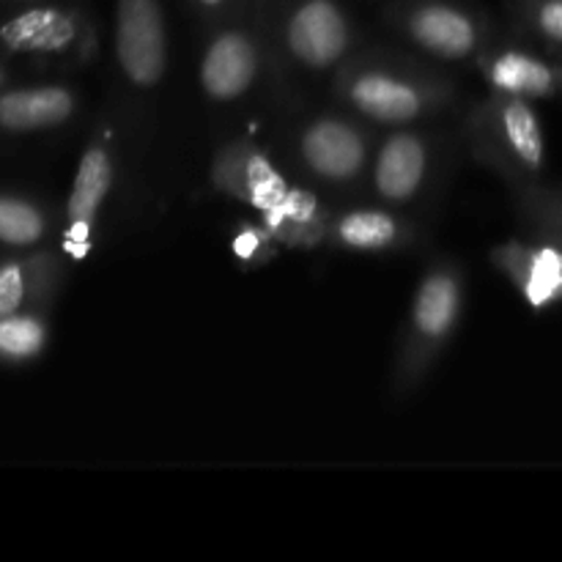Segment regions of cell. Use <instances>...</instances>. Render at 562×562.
<instances>
[{
    "mask_svg": "<svg viewBox=\"0 0 562 562\" xmlns=\"http://www.w3.org/2000/svg\"><path fill=\"white\" fill-rule=\"evenodd\" d=\"M77 99L64 86L20 88L0 97V126L9 132H36L71 119Z\"/></svg>",
    "mask_w": 562,
    "mask_h": 562,
    "instance_id": "obj_17",
    "label": "cell"
},
{
    "mask_svg": "<svg viewBox=\"0 0 562 562\" xmlns=\"http://www.w3.org/2000/svg\"><path fill=\"white\" fill-rule=\"evenodd\" d=\"M554 236H560V239H562V234H554Z\"/></svg>",
    "mask_w": 562,
    "mask_h": 562,
    "instance_id": "obj_25",
    "label": "cell"
},
{
    "mask_svg": "<svg viewBox=\"0 0 562 562\" xmlns=\"http://www.w3.org/2000/svg\"><path fill=\"white\" fill-rule=\"evenodd\" d=\"M492 263L536 311L562 300V247L510 239L494 247Z\"/></svg>",
    "mask_w": 562,
    "mask_h": 562,
    "instance_id": "obj_13",
    "label": "cell"
},
{
    "mask_svg": "<svg viewBox=\"0 0 562 562\" xmlns=\"http://www.w3.org/2000/svg\"><path fill=\"white\" fill-rule=\"evenodd\" d=\"M47 223L33 203L0 195V241L11 247H31L42 241Z\"/></svg>",
    "mask_w": 562,
    "mask_h": 562,
    "instance_id": "obj_19",
    "label": "cell"
},
{
    "mask_svg": "<svg viewBox=\"0 0 562 562\" xmlns=\"http://www.w3.org/2000/svg\"><path fill=\"white\" fill-rule=\"evenodd\" d=\"M115 159L113 143L108 132L91 140L77 162L75 181H71L69 201H66V236L64 247L71 258H86L91 250V234L99 212L113 190Z\"/></svg>",
    "mask_w": 562,
    "mask_h": 562,
    "instance_id": "obj_8",
    "label": "cell"
},
{
    "mask_svg": "<svg viewBox=\"0 0 562 562\" xmlns=\"http://www.w3.org/2000/svg\"><path fill=\"white\" fill-rule=\"evenodd\" d=\"M274 236L269 234L263 223H241L234 234V256L245 267L263 263L274 250Z\"/></svg>",
    "mask_w": 562,
    "mask_h": 562,
    "instance_id": "obj_20",
    "label": "cell"
},
{
    "mask_svg": "<svg viewBox=\"0 0 562 562\" xmlns=\"http://www.w3.org/2000/svg\"><path fill=\"white\" fill-rule=\"evenodd\" d=\"M477 69L486 77L488 88L499 97L547 99L558 91V71L527 49L503 47L477 55Z\"/></svg>",
    "mask_w": 562,
    "mask_h": 562,
    "instance_id": "obj_14",
    "label": "cell"
},
{
    "mask_svg": "<svg viewBox=\"0 0 562 562\" xmlns=\"http://www.w3.org/2000/svg\"><path fill=\"white\" fill-rule=\"evenodd\" d=\"M464 296L467 278L459 263L442 258L428 267L406 316V329L395 360V390H415L437 366L439 355L459 329Z\"/></svg>",
    "mask_w": 562,
    "mask_h": 562,
    "instance_id": "obj_2",
    "label": "cell"
},
{
    "mask_svg": "<svg viewBox=\"0 0 562 562\" xmlns=\"http://www.w3.org/2000/svg\"><path fill=\"white\" fill-rule=\"evenodd\" d=\"M0 42L16 55H66L93 42L86 16L75 9L42 5L11 16L0 25Z\"/></svg>",
    "mask_w": 562,
    "mask_h": 562,
    "instance_id": "obj_12",
    "label": "cell"
},
{
    "mask_svg": "<svg viewBox=\"0 0 562 562\" xmlns=\"http://www.w3.org/2000/svg\"><path fill=\"white\" fill-rule=\"evenodd\" d=\"M431 143L415 130L395 126L393 135L382 140L373 157V192L390 206H401L420 195L431 173Z\"/></svg>",
    "mask_w": 562,
    "mask_h": 562,
    "instance_id": "obj_11",
    "label": "cell"
},
{
    "mask_svg": "<svg viewBox=\"0 0 562 562\" xmlns=\"http://www.w3.org/2000/svg\"><path fill=\"white\" fill-rule=\"evenodd\" d=\"M0 86H3V71H0Z\"/></svg>",
    "mask_w": 562,
    "mask_h": 562,
    "instance_id": "obj_24",
    "label": "cell"
},
{
    "mask_svg": "<svg viewBox=\"0 0 562 562\" xmlns=\"http://www.w3.org/2000/svg\"><path fill=\"white\" fill-rule=\"evenodd\" d=\"M409 239V225L382 206L346 209L333 217L327 236V241L349 252H390Z\"/></svg>",
    "mask_w": 562,
    "mask_h": 562,
    "instance_id": "obj_16",
    "label": "cell"
},
{
    "mask_svg": "<svg viewBox=\"0 0 562 562\" xmlns=\"http://www.w3.org/2000/svg\"><path fill=\"white\" fill-rule=\"evenodd\" d=\"M296 154L307 173L324 184H351L366 173L371 146L368 135L355 121L340 115H318L300 132Z\"/></svg>",
    "mask_w": 562,
    "mask_h": 562,
    "instance_id": "obj_7",
    "label": "cell"
},
{
    "mask_svg": "<svg viewBox=\"0 0 562 562\" xmlns=\"http://www.w3.org/2000/svg\"><path fill=\"white\" fill-rule=\"evenodd\" d=\"M47 346V324L38 316H11L0 318V357L5 360H33Z\"/></svg>",
    "mask_w": 562,
    "mask_h": 562,
    "instance_id": "obj_18",
    "label": "cell"
},
{
    "mask_svg": "<svg viewBox=\"0 0 562 562\" xmlns=\"http://www.w3.org/2000/svg\"><path fill=\"white\" fill-rule=\"evenodd\" d=\"M212 184L258 214L272 209L291 187L269 154L250 140H231L214 154Z\"/></svg>",
    "mask_w": 562,
    "mask_h": 562,
    "instance_id": "obj_9",
    "label": "cell"
},
{
    "mask_svg": "<svg viewBox=\"0 0 562 562\" xmlns=\"http://www.w3.org/2000/svg\"><path fill=\"white\" fill-rule=\"evenodd\" d=\"M390 20L417 49L439 60L464 64L486 47V22L459 0H404Z\"/></svg>",
    "mask_w": 562,
    "mask_h": 562,
    "instance_id": "obj_4",
    "label": "cell"
},
{
    "mask_svg": "<svg viewBox=\"0 0 562 562\" xmlns=\"http://www.w3.org/2000/svg\"><path fill=\"white\" fill-rule=\"evenodd\" d=\"M195 9H201L203 14H223L231 5V0H190Z\"/></svg>",
    "mask_w": 562,
    "mask_h": 562,
    "instance_id": "obj_23",
    "label": "cell"
},
{
    "mask_svg": "<svg viewBox=\"0 0 562 562\" xmlns=\"http://www.w3.org/2000/svg\"><path fill=\"white\" fill-rule=\"evenodd\" d=\"M261 223L267 225L278 245L311 250V247L327 241L333 217H329L327 206L318 201L316 192L291 184L285 195L261 214Z\"/></svg>",
    "mask_w": 562,
    "mask_h": 562,
    "instance_id": "obj_15",
    "label": "cell"
},
{
    "mask_svg": "<svg viewBox=\"0 0 562 562\" xmlns=\"http://www.w3.org/2000/svg\"><path fill=\"white\" fill-rule=\"evenodd\" d=\"M560 80H562V75H560Z\"/></svg>",
    "mask_w": 562,
    "mask_h": 562,
    "instance_id": "obj_26",
    "label": "cell"
},
{
    "mask_svg": "<svg viewBox=\"0 0 562 562\" xmlns=\"http://www.w3.org/2000/svg\"><path fill=\"white\" fill-rule=\"evenodd\" d=\"M335 88L346 108L382 126L415 124L453 97L450 82L393 58H366L346 66Z\"/></svg>",
    "mask_w": 562,
    "mask_h": 562,
    "instance_id": "obj_1",
    "label": "cell"
},
{
    "mask_svg": "<svg viewBox=\"0 0 562 562\" xmlns=\"http://www.w3.org/2000/svg\"><path fill=\"white\" fill-rule=\"evenodd\" d=\"M280 44L307 71L335 69L355 44V27L340 0H274Z\"/></svg>",
    "mask_w": 562,
    "mask_h": 562,
    "instance_id": "obj_5",
    "label": "cell"
},
{
    "mask_svg": "<svg viewBox=\"0 0 562 562\" xmlns=\"http://www.w3.org/2000/svg\"><path fill=\"white\" fill-rule=\"evenodd\" d=\"M27 294V269L25 263H5L0 269V318L20 313Z\"/></svg>",
    "mask_w": 562,
    "mask_h": 562,
    "instance_id": "obj_22",
    "label": "cell"
},
{
    "mask_svg": "<svg viewBox=\"0 0 562 562\" xmlns=\"http://www.w3.org/2000/svg\"><path fill=\"white\" fill-rule=\"evenodd\" d=\"M521 16L543 38L562 44V0H521Z\"/></svg>",
    "mask_w": 562,
    "mask_h": 562,
    "instance_id": "obj_21",
    "label": "cell"
},
{
    "mask_svg": "<svg viewBox=\"0 0 562 562\" xmlns=\"http://www.w3.org/2000/svg\"><path fill=\"white\" fill-rule=\"evenodd\" d=\"M115 60L132 88H157L168 71V25L159 0L115 3Z\"/></svg>",
    "mask_w": 562,
    "mask_h": 562,
    "instance_id": "obj_6",
    "label": "cell"
},
{
    "mask_svg": "<svg viewBox=\"0 0 562 562\" xmlns=\"http://www.w3.org/2000/svg\"><path fill=\"white\" fill-rule=\"evenodd\" d=\"M261 75V42L241 25L220 27L201 55L198 77L212 102H236L245 97Z\"/></svg>",
    "mask_w": 562,
    "mask_h": 562,
    "instance_id": "obj_10",
    "label": "cell"
},
{
    "mask_svg": "<svg viewBox=\"0 0 562 562\" xmlns=\"http://www.w3.org/2000/svg\"><path fill=\"white\" fill-rule=\"evenodd\" d=\"M470 137L477 157L505 173L536 176L547 162V137L530 99L494 93L472 113Z\"/></svg>",
    "mask_w": 562,
    "mask_h": 562,
    "instance_id": "obj_3",
    "label": "cell"
}]
</instances>
